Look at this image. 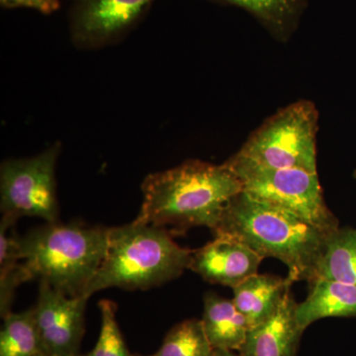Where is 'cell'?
Returning <instances> with one entry per match:
<instances>
[{
	"label": "cell",
	"mask_w": 356,
	"mask_h": 356,
	"mask_svg": "<svg viewBox=\"0 0 356 356\" xmlns=\"http://www.w3.org/2000/svg\"><path fill=\"white\" fill-rule=\"evenodd\" d=\"M243 191L240 178L226 163L215 165L192 159L145 178L144 200L134 221L159 228L203 226L214 231L227 206Z\"/></svg>",
	"instance_id": "cell-1"
},
{
	"label": "cell",
	"mask_w": 356,
	"mask_h": 356,
	"mask_svg": "<svg viewBox=\"0 0 356 356\" xmlns=\"http://www.w3.org/2000/svg\"><path fill=\"white\" fill-rule=\"evenodd\" d=\"M213 233L243 243L262 259H280L292 283L314 280L332 234L243 191L227 206Z\"/></svg>",
	"instance_id": "cell-2"
},
{
	"label": "cell",
	"mask_w": 356,
	"mask_h": 356,
	"mask_svg": "<svg viewBox=\"0 0 356 356\" xmlns=\"http://www.w3.org/2000/svg\"><path fill=\"white\" fill-rule=\"evenodd\" d=\"M192 255L159 227L134 221L110 228L106 252L84 295L89 298L107 288L146 290L165 284L189 269Z\"/></svg>",
	"instance_id": "cell-3"
},
{
	"label": "cell",
	"mask_w": 356,
	"mask_h": 356,
	"mask_svg": "<svg viewBox=\"0 0 356 356\" xmlns=\"http://www.w3.org/2000/svg\"><path fill=\"white\" fill-rule=\"evenodd\" d=\"M107 243L108 229L81 222H47L21 236L28 280L37 278L69 296H86Z\"/></svg>",
	"instance_id": "cell-4"
},
{
	"label": "cell",
	"mask_w": 356,
	"mask_h": 356,
	"mask_svg": "<svg viewBox=\"0 0 356 356\" xmlns=\"http://www.w3.org/2000/svg\"><path fill=\"white\" fill-rule=\"evenodd\" d=\"M226 163L250 197L292 213L327 233L339 229V222L325 202L318 173L268 168L238 153Z\"/></svg>",
	"instance_id": "cell-5"
},
{
	"label": "cell",
	"mask_w": 356,
	"mask_h": 356,
	"mask_svg": "<svg viewBox=\"0 0 356 356\" xmlns=\"http://www.w3.org/2000/svg\"><path fill=\"white\" fill-rule=\"evenodd\" d=\"M318 120L314 103H293L267 119L238 154L268 168L317 173Z\"/></svg>",
	"instance_id": "cell-6"
},
{
	"label": "cell",
	"mask_w": 356,
	"mask_h": 356,
	"mask_svg": "<svg viewBox=\"0 0 356 356\" xmlns=\"http://www.w3.org/2000/svg\"><path fill=\"white\" fill-rule=\"evenodd\" d=\"M60 144L29 159H8L0 168L2 215L19 219L37 217L57 222L55 170Z\"/></svg>",
	"instance_id": "cell-7"
},
{
	"label": "cell",
	"mask_w": 356,
	"mask_h": 356,
	"mask_svg": "<svg viewBox=\"0 0 356 356\" xmlns=\"http://www.w3.org/2000/svg\"><path fill=\"white\" fill-rule=\"evenodd\" d=\"M154 0H70V31L81 49L113 44L137 25Z\"/></svg>",
	"instance_id": "cell-8"
},
{
	"label": "cell",
	"mask_w": 356,
	"mask_h": 356,
	"mask_svg": "<svg viewBox=\"0 0 356 356\" xmlns=\"http://www.w3.org/2000/svg\"><path fill=\"white\" fill-rule=\"evenodd\" d=\"M88 297H72L41 281L34 312L44 355L76 353L84 332Z\"/></svg>",
	"instance_id": "cell-9"
},
{
	"label": "cell",
	"mask_w": 356,
	"mask_h": 356,
	"mask_svg": "<svg viewBox=\"0 0 356 356\" xmlns=\"http://www.w3.org/2000/svg\"><path fill=\"white\" fill-rule=\"evenodd\" d=\"M262 259L238 241L215 236L214 241L193 252L189 269L208 282L235 288L257 274Z\"/></svg>",
	"instance_id": "cell-10"
},
{
	"label": "cell",
	"mask_w": 356,
	"mask_h": 356,
	"mask_svg": "<svg viewBox=\"0 0 356 356\" xmlns=\"http://www.w3.org/2000/svg\"><path fill=\"white\" fill-rule=\"evenodd\" d=\"M297 303L288 290L268 320L248 332L241 356H296L302 330L295 317Z\"/></svg>",
	"instance_id": "cell-11"
},
{
	"label": "cell",
	"mask_w": 356,
	"mask_h": 356,
	"mask_svg": "<svg viewBox=\"0 0 356 356\" xmlns=\"http://www.w3.org/2000/svg\"><path fill=\"white\" fill-rule=\"evenodd\" d=\"M305 301L297 304L295 317L302 330L329 317H356V285L315 278Z\"/></svg>",
	"instance_id": "cell-12"
},
{
	"label": "cell",
	"mask_w": 356,
	"mask_h": 356,
	"mask_svg": "<svg viewBox=\"0 0 356 356\" xmlns=\"http://www.w3.org/2000/svg\"><path fill=\"white\" fill-rule=\"evenodd\" d=\"M291 285L287 277L257 273L233 288L234 303L247 320L250 330L275 313Z\"/></svg>",
	"instance_id": "cell-13"
},
{
	"label": "cell",
	"mask_w": 356,
	"mask_h": 356,
	"mask_svg": "<svg viewBox=\"0 0 356 356\" xmlns=\"http://www.w3.org/2000/svg\"><path fill=\"white\" fill-rule=\"evenodd\" d=\"M201 321L213 348L240 351L250 331L247 320L234 301L222 298L213 292L204 297Z\"/></svg>",
	"instance_id": "cell-14"
},
{
	"label": "cell",
	"mask_w": 356,
	"mask_h": 356,
	"mask_svg": "<svg viewBox=\"0 0 356 356\" xmlns=\"http://www.w3.org/2000/svg\"><path fill=\"white\" fill-rule=\"evenodd\" d=\"M18 219L2 215L0 222V313L11 312L16 289L29 281L23 266L21 236L16 232Z\"/></svg>",
	"instance_id": "cell-15"
},
{
	"label": "cell",
	"mask_w": 356,
	"mask_h": 356,
	"mask_svg": "<svg viewBox=\"0 0 356 356\" xmlns=\"http://www.w3.org/2000/svg\"><path fill=\"white\" fill-rule=\"evenodd\" d=\"M240 7L281 42L291 38L307 7V0H216Z\"/></svg>",
	"instance_id": "cell-16"
},
{
	"label": "cell",
	"mask_w": 356,
	"mask_h": 356,
	"mask_svg": "<svg viewBox=\"0 0 356 356\" xmlns=\"http://www.w3.org/2000/svg\"><path fill=\"white\" fill-rule=\"evenodd\" d=\"M315 278L356 285V229L339 228L332 232L316 268Z\"/></svg>",
	"instance_id": "cell-17"
},
{
	"label": "cell",
	"mask_w": 356,
	"mask_h": 356,
	"mask_svg": "<svg viewBox=\"0 0 356 356\" xmlns=\"http://www.w3.org/2000/svg\"><path fill=\"white\" fill-rule=\"evenodd\" d=\"M4 318L0 334V356H44L33 308L10 313Z\"/></svg>",
	"instance_id": "cell-18"
},
{
	"label": "cell",
	"mask_w": 356,
	"mask_h": 356,
	"mask_svg": "<svg viewBox=\"0 0 356 356\" xmlns=\"http://www.w3.org/2000/svg\"><path fill=\"white\" fill-rule=\"evenodd\" d=\"M212 350L202 321L191 318L170 330L154 356H209Z\"/></svg>",
	"instance_id": "cell-19"
},
{
	"label": "cell",
	"mask_w": 356,
	"mask_h": 356,
	"mask_svg": "<svg viewBox=\"0 0 356 356\" xmlns=\"http://www.w3.org/2000/svg\"><path fill=\"white\" fill-rule=\"evenodd\" d=\"M102 329L95 348L88 356H134L129 353L116 318V305L109 300L99 303Z\"/></svg>",
	"instance_id": "cell-20"
},
{
	"label": "cell",
	"mask_w": 356,
	"mask_h": 356,
	"mask_svg": "<svg viewBox=\"0 0 356 356\" xmlns=\"http://www.w3.org/2000/svg\"><path fill=\"white\" fill-rule=\"evenodd\" d=\"M4 8H31L43 14H51L60 6V0H0Z\"/></svg>",
	"instance_id": "cell-21"
},
{
	"label": "cell",
	"mask_w": 356,
	"mask_h": 356,
	"mask_svg": "<svg viewBox=\"0 0 356 356\" xmlns=\"http://www.w3.org/2000/svg\"><path fill=\"white\" fill-rule=\"evenodd\" d=\"M209 356H241L236 355L232 350H220V348H213L212 353Z\"/></svg>",
	"instance_id": "cell-22"
},
{
	"label": "cell",
	"mask_w": 356,
	"mask_h": 356,
	"mask_svg": "<svg viewBox=\"0 0 356 356\" xmlns=\"http://www.w3.org/2000/svg\"><path fill=\"white\" fill-rule=\"evenodd\" d=\"M44 356H88V355H81L79 353H69V355H44Z\"/></svg>",
	"instance_id": "cell-23"
}]
</instances>
